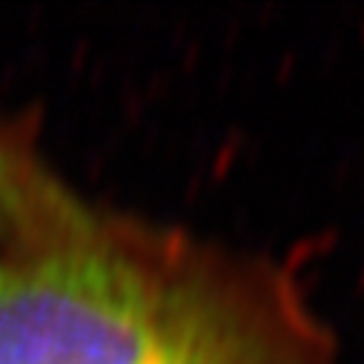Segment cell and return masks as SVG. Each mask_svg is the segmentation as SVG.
Listing matches in <instances>:
<instances>
[{
  "label": "cell",
  "instance_id": "1",
  "mask_svg": "<svg viewBox=\"0 0 364 364\" xmlns=\"http://www.w3.org/2000/svg\"><path fill=\"white\" fill-rule=\"evenodd\" d=\"M0 364H330L282 284L63 193L0 244Z\"/></svg>",
  "mask_w": 364,
  "mask_h": 364
},
{
  "label": "cell",
  "instance_id": "2",
  "mask_svg": "<svg viewBox=\"0 0 364 364\" xmlns=\"http://www.w3.org/2000/svg\"><path fill=\"white\" fill-rule=\"evenodd\" d=\"M66 190L52 181L32 155L0 129V244L46 213Z\"/></svg>",
  "mask_w": 364,
  "mask_h": 364
}]
</instances>
